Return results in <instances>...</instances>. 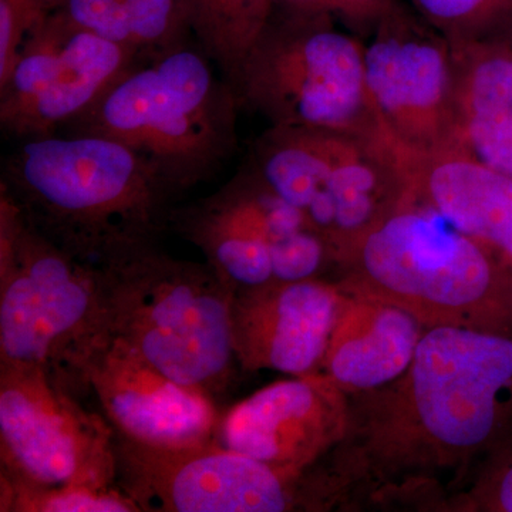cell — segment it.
Listing matches in <instances>:
<instances>
[{
  "label": "cell",
  "instance_id": "cell-22",
  "mask_svg": "<svg viewBox=\"0 0 512 512\" xmlns=\"http://www.w3.org/2000/svg\"><path fill=\"white\" fill-rule=\"evenodd\" d=\"M2 512H140L119 487L32 488L0 483Z\"/></svg>",
  "mask_w": 512,
  "mask_h": 512
},
{
  "label": "cell",
  "instance_id": "cell-14",
  "mask_svg": "<svg viewBox=\"0 0 512 512\" xmlns=\"http://www.w3.org/2000/svg\"><path fill=\"white\" fill-rule=\"evenodd\" d=\"M345 393L323 372L269 384L221 416L217 441L276 470L303 476L345 437Z\"/></svg>",
  "mask_w": 512,
  "mask_h": 512
},
{
  "label": "cell",
  "instance_id": "cell-7",
  "mask_svg": "<svg viewBox=\"0 0 512 512\" xmlns=\"http://www.w3.org/2000/svg\"><path fill=\"white\" fill-rule=\"evenodd\" d=\"M106 332L99 266L57 247L0 192V365L64 384Z\"/></svg>",
  "mask_w": 512,
  "mask_h": 512
},
{
  "label": "cell",
  "instance_id": "cell-18",
  "mask_svg": "<svg viewBox=\"0 0 512 512\" xmlns=\"http://www.w3.org/2000/svg\"><path fill=\"white\" fill-rule=\"evenodd\" d=\"M453 53L458 147L512 177V53L490 39L457 43Z\"/></svg>",
  "mask_w": 512,
  "mask_h": 512
},
{
  "label": "cell",
  "instance_id": "cell-25",
  "mask_svg": "<svg viewBox=\"0 0 512 512\" xmlns=\"http://www.w3.org/2000/svg\"><path fill=\"white\" fill-rule=\"evenodd\" d=\"M335 16L357 36H370L394 0H333Z\"/></svg>",
  "mask_w": 512,
  "mask_h": 512
},
{
  "label": "cell",
  "instance_id": "cell-5",
  "mask_svg": "<svg viewBox=\"0 0 512 512\" xmlns=\"http://www.w3.org/2000/svg\"><path fill=\"white\" fill-rule=\"evenodd\" d=\"M234 87L271 127L396 144L367 89L365 43L336 29L332 16L275 9Z\"/></svg>",
  "mask_w": 512,
  "mask_h": 512
},
{
  "label": "cell",
  "instance_id": "cell-24",
  "mask_svg": "<svg viewBox=\"0 0 512 512\" xmlns=\"http://www.w3.org/2000/svg\"><path fill=\"white\" fill-rule=\"evenodd\" d=\"M62 0H0V83L8 79L26 37Z\"/></svg>",
  "mask_w": 512,
  "mask_h": 512
},
{
  "label": "cell",
  "instance_id": "cell-4",
  "mask_svg": "<svg viewBox=\"0 0 512 512\" xmlns=\"http://www.w3.org/2000/svg\"><path fill=\"white\" fill-rule=\"evenodd\" d=\"M511 382L512 340L463 326L426 329L376 443L390 456L436 466L464 461L493 434L500 393Z\"/></svg>",
  "mask_w": 512,
  "mask_h": 512
},
{
  "label": "cell",
  "instance_id": "cell-21",
  "mask_svg": "<svg viewBox=\"0 0 512 512\" xmlns=\"http://www.w3.org/2000/svg\"><path fill=\"white\" fill-rule=\"evenodd\" d=\"M184 5L202 52L234 86L242 64L274 16L276 0H184Z\"/></svg>",
  "mask_w": 512,
  "mask_h": 512
},
{
  "label": "cell",
  "instance_id": "cell-9",
  "mask_svg": "<svg viewBox=\"0 0 512 512\" xmlns=\"http://www.w3.org/2000/svg\"><path fill=\"white\" fill-rule=\"evenodd\" d=\"M114 436L103 414L45 370L0 365V483L116 487Z\"/></svg>",
  "mask_w": 512,
  "mask_h": 512
},
{
  "label": "cell",
  "instance_id": "cell-16",
  "mask_svg": "<svg viewBox=\"0 0 512 512\" xmlns=\"http://www.w3.org/2000/svg\"><path fill=\"white\" fill-rule=\"evenodd\" d=\"M424 332L423 323L399 306L345 292L323 373L346 393L379 389L406 373Z\"/></svg>",
  "mask_w": 512,
  "mask_h": 512
},
{
  "label": "cell",
  "instance_id": "cell-17",
  "mask_svg": "<svg viewBox=\"0 0 512 512\" xmlns=\"http://www.w3.org/2000/svg\"><path fill=\"white\" fill-rule=\"evenodd\" d=\"M412 194L480 244L512 258V177L463 151L404 156Z\"/></svg>",
  "mask_w": 512,
  "mask_h": 512
},
{
  "label": "cell",
  "instance_id": "cell-8",
  "mask_svg": "<svg viewBox=\"0 0 512 512\" xmlns=\"http://www.w3.org/2000/svg\"><path fill=\"white\" fill-rule=\"evenodd\" d=\"M403 157L396 144L299 130L278 158L275 190L305 215L339 264L412 195Z\"/></svg>",
  "mask_w": 512,
  "mask_h": 512
},
{
  "label": "cell",
  "instance_id": "cell-12",
  "mask_svg": "<svg viewBox=\"0 0 512 512\" xmlns=\"http://www.w3.org/2000/svg\"><path fill=\"white\" fill-rule=\"evenodd\" d=\"M126 47L50 13L26 37L8 79L0 83V124L9 136H55L136 63Z\"/></svg>",
  "mask_w": 512,
  "mask_h": 512
},
{
  "label": "cell",
  "instance_id": "cell-1",
  "mask_svg": "<svg viewBox=\"0 0 512 512\" xmlns=\"http://www.w3.org/2000/svg\"><path fill=\"white\" fill-rule=\"evenodd\" d=\"M0 192L36 231L93 265L154 244L173 197L134 151L92 134L25 140Z\"/></svg>",
  "mask_w": 512,
  "mask_h": 512
},
{
  "label": "cell",
  "instance_id": "cell-2",
  "mask_svg": "<svg viewBox=\"0 0 512 512\" xmlns=\"http://www.w3.org/2000/svg\"><path fill=\"white\" fill-rule=\"evenodd\" d=\"M207 55L177 46L131 64L77 119L69 134L123 144L146 161L171 194L210 178L237 146L241 100L212 72Z\"/></svg>",
  "mask_w": 512,
  "mask_h": 512
},
{
  "label": "cell",
  "instance_id": "cell-15",
  "mask_svg": "<svg viewBox=\"0 0 512 512\" xmlns=\"http://www.w3.org/2000/svg\"><path fill=\"white\" fill-rule=\"evenodd\" d=\"M343 298L339 284L319 278L235 292L231 320L238 366L291 376L319 373Z\"/></svg>",
  "mask_w": 512,
  "mask_h": 512
},
{
  "label": "cell",
  "instance_id": "cell-3",
  "mask_svg": "<svg viewBox=\"0 0 512 512\" xmlns=\"http://www.w3.org/2000/svg\"><path fill=\"white\" fill-rule=\"evenodd\" d=\"M99 266L106 330L165 376L217 396L234 376V291L207 262L183 261L154 244Z\"/></svg>",
  "mask_w": 512,
  "mask_h": 512
},
{
  "label": "cell",
  "instance_id": "cell-10",
  "mask_svg": "<svg viewBox=\"0 0 512 512\" xmlns=\"http://www.w3.org/2000/svg\"><path fill=\"white\" fill-rule=\"evenodd\" d=\"M114 453L116 487L140 512H285L318 494L306 474L276 470L217 440L158 447L116 433Z\"/></svg>",
  "mask_w": 512,
  "mask_h": 512
},
{
  "label": "cell",
  "instance_id": "cell-23",
  "mask_svg": "<svg viewBox=\"0 0 512 512\" xmlns=\"http://www.w3.org/2000/svg\"><path fill=\"white\" fill-rule=\"evenodd\" d=\"M409 5L453 45L487 39L512 0H409Z\"/></svg>",
  "mask_w": 512,
  "mask_h": 512
},
{
  "label": "cell",
  "instance_id": "cell-26",
  "mask_svg": "<svg viewBox=\"0 0 512 512\" xmlns=\"http://www.w3.org/2000/svg\"><path fill=\"white\" fill-rule=\"evenodd\" d=\"M497 503L501 510L512 512V467L505 473L498 487Z\"/></svg>",
  "mask_w": 512,
  "mask_h": 512
},
{
  "label": "cell",
  "instance_id": "cell-20",
  "mask_svg": "<svg viewBox=\"0 0 512 512\" xmlns=\"http://www.w3.org/2000/svg\"><path fill=\"white\" fill-rule=\"evenodd\" d=\"M175 229L205 256V262L232 291L275 281L269 248L229 217L211 197L173 212Z\"/></svg>",
  "mask_w": 512,
  "mask_h": 512
},
{
  "label": "cell",
  "instance_id": "cell-13",
  "mask_svg": "<svg viewBox=\"0 0 512 512\" xmlns=\"http://www.w3.org/2000/svg\"><path fill=\"white\" fill-rule=\"evenodd\" d=\"M66 386L93 393L119 436L158 447L217 440L221 416L210 394L175 382L123 340L104 333L72 367Z\"/></svg>",
  "mask_w": 512,
  "mask_h": 512
},
{
  "label": "cell",
  "instance_id": "cell-11",
  "mask_svg": "<svg viewBox=\"0 0 512 512\" xmlns=\"http://www.w3.org/2000/svg\"><path fill=\"white\" fill-rule=\"evenodd\" d=\"M365 43L366 82L404 156L457 150L453 45L410 5L394 0Z\"/></svg>",
  "mask_w": 512,
  "mask_h": 512
},
{
  "label": "cell",
  "instance_id": "cell-6",
  "mask_svg": "<svg viewBox=\"0 0 512 512\" xmlns=\"http://www.w3.org/2000/svg\"><path fill=\"white\" fill-rule=\"evenodd\" d=\"M339 265L346 272L339 284L343 292L399 306L426 329H481L495 282L484 245L413 194Z\"/></svg>",
  "mask_w": 512,
  "mask_h": 512
},
{
  "label": "cell",
  "instance_id": "cell-19",
  "mask_svg": "<svg viewBox=\"0 0 512 512\" xmlns=\"http://www.w3.org/2000/svg\"><path fill=\"white\" fill-rule=\"evenodd\" d=\"M57 10L73 25L137 56L180 46L190 29L184 0H62Z\"/></svg>",
  "mask_w": 512,
  "mask_h": 512
}]
</instances>
